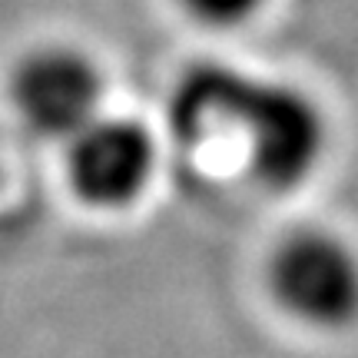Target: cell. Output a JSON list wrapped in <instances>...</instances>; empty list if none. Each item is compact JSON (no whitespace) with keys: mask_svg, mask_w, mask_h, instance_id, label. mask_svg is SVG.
<instances>
[{"mask_svg":"<svg viewBox=\"0 0 358 358\" xmlns=\"http://www.w3.org/2000/svg\"><path fill=\"white\" fill-rule=\"evenodd\" d=\"M229 127L243 129L249 169L266 189H295L325 153L322 110L279 80L243 73L229 103Z\"/></svg>","mask_w":358,"mask_h":358,"instance_id":"cell-1","label":"cell"},{"mask_svg":"<svg viewBox=\"0 0 358 358\" xmlns=\"http://www.w3.org/2000/svg\"><path fill=\"white\" fill-rule=\"evenodd\" d=\"M182 10H189L196 20L209 27H239L252 20L266 0H179Z\"/></svg>","mask_w":358,"mask_h":358,"instance_id":"cell-6","label":"cell"},{"mask_svg":"<svg viewBox=\"0 0 358 358\" xmlns=\"http://www.w3.org/2000/svg\"><path fill=\"white\" fill-rule=\"evenodd\" d=\"M239 70L222 64H196L179 77L169 96V127L179 143H203L213 129L229 127V103Z\"/></svg>","mask_w":358,"mask_h":358,"instance_id":"cell-5","label":"cell"},{"mask_svg":"<svg viewBox=\"0 0 358 358\" xmlns=\"http://www.w3.org/2000/svg\"><path fill=\"white\" fill-rule=\"evenodd\" d=\"M10 100L30 133L73 140L100 116L103 77L80 50L50 47L24 57L10 77Z\"/></svg>","mask_w":358,"mask_h":358,"instance_id":"cell-3","label":"cell"},{"mask_svg":"<svg viewBox=\"0 0 358 358\" xmlns=\"http://www.w3.org/2000/svg\"><path fill=\"white\" fill-rule=\"evenodd\" d=\"M268 292L299 325L345 332L358 322V252L329 229H295L272 249Z\"/></svg>","mask_w":358,"mask_h":358,"instance_id":"cell-2","label":"cell"},{"mask_svg":"<svg viewBox=\"0 0 358 358\" xmlns=\"http://www.w3.org/2000/svg\"><path fill=\"white\" fill-rule=\"evenodd\" d=\"M156 169L153 133L140 120L96 116L66 143V179L93 209H127L140 199Z\"/></svg>","mask_w":358,"mask_h":358,"instance_id":"cell-4","label":"cell"}]
</instances>
